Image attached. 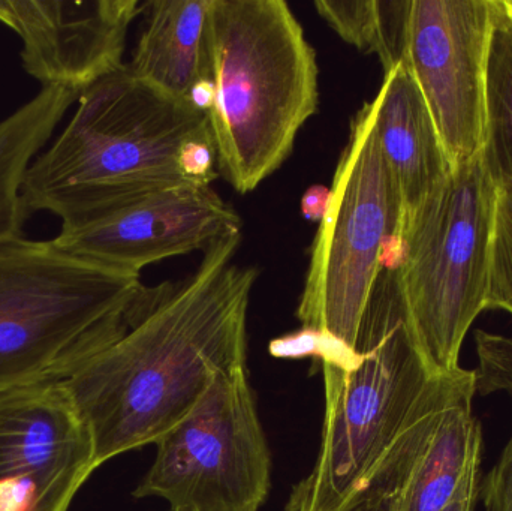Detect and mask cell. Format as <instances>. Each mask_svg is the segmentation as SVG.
Returning a JSON list of instances; mask_svg holds the SVG:
<instances>
[{
    "mask_svg": "<svg viewBox=\"0 0 512 511\" xmlns=\"http://www.w3.org/2000/svg\"><path fill=\"white\" fill-rule=\"evenodd\" d=\"M375 98L376 137L399 191L403 224L450 176L453 165L405 63L385 72Z\"/></svg>",
    "mask_w": 512,
    "mask_h": 511,
    "instance_id": "5bb4252c",
    "label": "cell"
},
{
    "mask_svg": "<svg viewBox=\"0 0 512 511\" xmlns=\"http://www.w3.org/2000/svg\"><path fill=\"white\" fill-rule=\"evenodd\" d=\"M376 110L373 98L351 122L297 308L303 330L349 353L402 225L399 191L376 137Z\"/></svg>",
    "mask_w": 512,
    "mask_h": 511,
    "instance_id": "52a82bcc",
    "label": "cell"
},
{
    "mask_svg": "<svg viewBox=\"0 0 512 511\" xmlns=\"http://www.w3.org/2000/svg\"><path fill=\"white\" fill-rule=\"evenodd\" d=\"M54 242L87 260L140 275L167 258L206 251L242 233V219L212 185L177 183L102 198L60 218Z\"/></svg>",
    "mask_w": 512,
    "mask_h": 511,
    "instance_id": "9c48e42d",
    "label": "cell"
},
{
    "mask_svg": "<svg viewBox=\"0 0 512 511\" xmlns=\"http://www.w3.org/2000/svg\"><path fill=\"white\" fill-rule=\"evenodd\" d=\"M77 99L71 90L42 87L0 120V242L24 236L30 216L23 198L24 177Z\"/></svg>",
    "mask_w": 512,
    "mask_h": 511,
    "instance_id": "2e32d148",
    "label": "cell"
},
{
    "mask_svg": "<svg viewBox=\"0 0 512 511\" xmlns=\"http://www.w3.org/2000/svg\"><path fill=\"white\" fill-rule=\"evenodd\" d=\"M242 233L213 243L195 272L146 287L126 332L65 381L98 467L156 444L212 386L246 366L258 270L234 261Z\"/></svg>",
    "mask_w": 512,
    "mask_h": 511,
    "instance_id": "6da1fadb",
    "label": "cell"
},
{
    "mask_svg": "<svg viewBox=\"0 0 512 511\" xmlns=\"http://www.w3.org/2000/svg\"><path fill=\"white\" fill-rule=\"evenodd\" d=\"M498 2L505 15L512 20V0H498Z\"/></svg>",
    "mask_w": 512,
    "mask_h": 511,
    "instance_id": "603a6c76",
    "label": "cell"
},
{
    "mask_svg": "<svg viewBox=\"0 0 512 511\" xmlns=\"http://www.w3.org/2000/svg\"><path fill=\"white\" fill-rule=\"evenodd\" d=\"M495 0H411L406 68L420 87L451 165L484 149L486 71Z\"/></svg>",
    "mask_w": 512,
    "mask_h": 511,
    "instance_id": "30bf717a",
    "label": "cell"
},
{
    "mask_svg": "<svg viewBox=\"0 0 512 511\" xmlns=\"http://www.w3.org/2000/svg\"><path fill=\"white\" fill-rule=\"evenodd\" d=\"M156 447L137 498H162L170 511H258L267 500L270 450L246 366L219 372Z\"/></svg>",
    "mask_w": 512,
    "mask_h": 511,
    "instance_id": "ba28073f",
    "label": "cell"
},
{
    "mask_svg": "<svg viewBox=\"0 0 512 511\" xmlns=\"http://www.w3.org/2000/svg\"><path fill=\"white\" fill-rule=\"evenodd\" d=\"M213 141L207 111L122 68L80 93L56 140L30 164L23 198L30 215L62 218L84 204L191 182L185 156Z\"/></svg>",
    "mask_w": 512,
    "mask_h": 511,
    "instance_id": "3957f363",
    "label": "cell"
},
{
    "mask_svg": "<svg viewBox=\"0 0 512 511\" xmlns=\"http://www.w3.org/2000/svg\"><path fill=\"white\" fill-rule=\"evenodd\" d=\"M495 228L487 309H502L512 315V176L496 177Z\"/></svg>",
    "mask_w": 512,
    "mask_h": 511,
    "instance_id": "ffe728a7",
    "label": "cell"
},
{
    "mask_svg": "<svg viewBox=\"0 0 512 511\" xmlns=\"http://www.w3.org/2000/svg\"><path fill=\"white\" fill-rule=\"evenodd\" d=\"M475 371L430 378L405 425L379 462L358 511H442L466 474L481 464Z\"/></svg>",
    "mask_w": 512,
    "mask_h": 511,
    "instance_id": "8fae6325",
    "label": "cell"
},
{
    "mask_svg": "<svg viewBox=\"0 0 512 511\" xmlns=\"http://www.w3.org/2000/svg\"><path fill=\"white\" fill-rule=\"evenodd\" d=\"M143 288L54 240L0 242V393L74 377L126 332Z\"/></svg>",
    "mask_w": 512,
    "mask_h": 511,
    "instance_id": "5b68a950",
    "label": "cell"
},
{
    "mask_svg": "<svg viewBox=\"0 0 512 511\" xmlns=\"http://www.w3.org/2000/svg\"><path fill=\"white\" fill-rule=\"evenodd\" d=\"M411 0H316L325 23L348 44L379 57L388 72L405 59Z\"/></svg>",
    "mask_w": 512,
    "mask_h": 511,
    "instance_id": "e0dca14e",
    "label": "cell"
},
{
    "mask_svg": "<svg viewBox=\"0 0 512 511\" xmlns=\"http://www.w3.org/2000/svg\"><path fill=\"white\" fill-rule=\"evenodd\" d=\"M321 365V447L285 511H358L376 467L433 377L409 327L393 267L376 282L354 356L322 359Z\"/></svg>",
    "mask_w": 512,
    "mask_h": 511,
    "instance_id": "277c9868",
    "label": "cell"
},
{
    "mask_svg": "<svg viewBox=\"0 0 512 511\" xmlns=\"http://www.w3.org/2000/svg\"><path fill=\"white\" fill-rule=\"evenodd\" d=\"M328 200H330V189L324 188V186H313V188L307 189L303 201H301L304 218L310 219V221H321L325 209H327Z\"/></svg>",
    "mask_w": 512,
    "mask_h": 511,
    "instance_id": "7402d4cb",
    "label": "cell"
},
{
    "mask_svg": "<svg viewBox=\"0 0 512 511\" xmlns=\"http://www.w3.org/2000/svg\"><path fill=\"white\" fill-rule=\"evenodd\" d=\"M480 486V465H477V467L472 468V470L466 474L459 491H457L456 497H454L453 501L442 511H475L478 497H480Z\"/></svg>",
    "mask_w": 512,
    "mask_h": 511,
    "instance_id": "44dd1931",
    "label": "cell"
},
{
    "mask_svg": "<svg viewBox=\"0 0 512 511\" xmlns=\"http://www.w3.org/2000/svg\"><path fill=\"white\" fill-rule=\"evenodd\" d=\"M207 107L216 165L239 194L294 149L319 105L316 53L283 0H212Z\"/></svg>",
    "mask_w": 512,
    "mask_h": 511,
    "instance_id": "7a4b0ae2",
    "label": "cell"
},
{
    "mask_svg": "<svg viewBox=\"0 0 512 511\" xmlns=\"http://www.w3.org/2000/svg\"><path fill=\"white\" fill-rule=\"evenodd\" d=\"M477 393L504 392L512 399V336L475 333ZM484 511H512V435L501 458L480 486Z\"/></svg>",
    "mask_w": 512,
    "mask_h": 511,
    "instance_id": "d6986e66",
    "label": "cell"
},
{
    "mask_svg": "<svg viewBox=\"0 0 512 511\" xmlns=\"http://www.w3.org/2000/svg\"><path fill=\"white\" fill-rule=\"evenodd\" d=\"M212 0L147 2L144 29L129 69L156 89L191 99L207 111L209 15Z\"/></svg>",
    "mask_w": 512,
    "mask_h": 511,
    "instance_id": "9a60e30c",
    "label": "cell"
},
{
    "mask_svg": "<svg viewBox=\"0 0 512 511\" xmlns=\"http://www.w3.org/2000/svg\"><path fill=\"white\" fill-rule=\"evenodd\" d=\"M140 0H0V23L21 41V65L42 87H87L122 68Z\"/></svg>",
    "mask_w": 512,
    "mask_h": 511,
    "instance_id": "4fadbf2b",
    "label": "cell"
},
{
    "mask_svg": "<svg viewBox=\"0 0 512 511\" xmlns=\"http://www.w3.org/2000/svg\"><path fill=\"white\" fill-rule=\"evenodd\" d=\"M496 198L483 149L454 167L400 227L388 266L433 377L459 368L466 333L487 309Z\"/></svg>",
    "mask_w": 512,
    "mask_h": 511,
    "instance_id": "8992f818",
    "label": "cell"
},
{
    "mask_svg": "<svg viewBox=\"0 0 512 511\" xmlns=\"http://www.w3.org/2000/svg\"><path fill=\"white\" fill-rule=\"evenodd\" d=\"M484 153L493 176H512V20L498 0L487 56Z\"/></svg>",
    "mask_w": 512,
    "mask_h": 511,
    "instance_id": "ac0fdd59",
    "label": "cell"
},
{
    "mask_svg": "<svg viewBox=\"0 0 512 511\" xmlns=\"http://www.w3.org/2000/svg\"><path fill=\"white\" fill-rule=\"evenodd\" d=\"M96 468L65 381L0 393V511H68Z\"/></svg>",
    "mask_w": 512,
    "mask_h": 511,
    "instance_id": "7c38bea8",
    "label": "cell"
}]
</instances>
